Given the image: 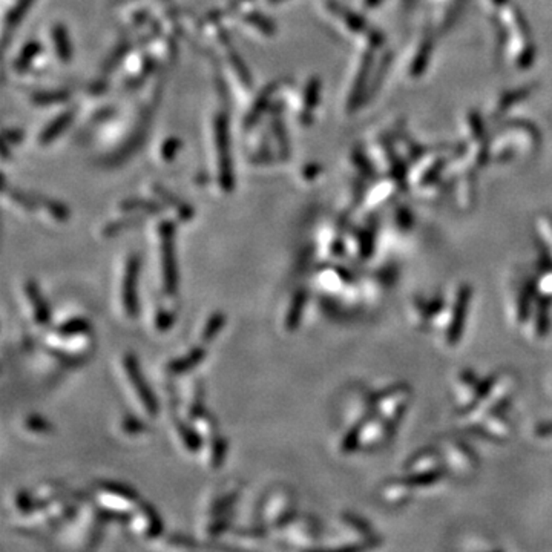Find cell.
<instances>
[{"mask_svg":"<svg viewBox=\"0 0 552 552\" xmlns=\"http://www.w3.org/2000/svg\"><path fill=\"white\" fill-rule=\"evenodd\" d=\"M214 129H215V145H216L218 163H219V180H221V186L226 189V191H232L233 172H232L228 118L224 116H219L215 120Z\"/></svg>","mask_w":552,"mask_h":552,"instance_id":"cell-1","label":"cell"},{"mask_svg":"<svg viewBox=\"0 0 552 552\" xmlns=\"http://www.w3.org/2000/svg\"><path fill=\"white\" fill-rule=\"evenodd\" d=\"M161 243H163V270H164V285L166 292L175 293L177 290V264L175 251H173V226L163 224L161 228Z\"/></svg>","mask_w":552,"mask_h":552,"instance_id":"cell-2","label":"cell"},{"mask_svg":"<svg viewBox=\"0 0 552 552\" xmlns=\"http://www.w3.org/2000/svg\"><path fill=\"white\" fill-rule=\"evenodd\" d=\"M471 293L473 292H471L470 285H464L462 289L459 290L457 299H456V306H455V315H452L451 325H450V330H448V342H450V345H456L457 341L460 339V336H462L465 320H466V315H468V307H470V301H471Z\"/></svg>","mask_w":552,"mask_h":552,"instance_id":"cell-3","label":"cell"},{"mask_svg":"<svg viewBox=\"0 0 552 552\" xmlns=\"http://www.w3.org/2000/svg\"><path fill=\"white\" fill-rule=\"evenodd\" d=\"M125 364H126L127 376H129V379H131L134 387L137 388V393H139V396L141 399V402L145 404V408L150 414L155 416L157 410H158L157 400H155V397L152 395V391H150V388L145 384V381H143L141 373H140L139 365H137V361L134 359L132 354H127L126 359H125Z\"/></svg>","mask_w":552,"mask_h":552,"instance_id":"cell-4","label":"cell"},{"mask_svg":"<svg viewBox=\"0 0 552 552\" xmlns=\"http://www.w3.org/2000/svg\"><path fill=\"white\" fill-rule=\"evenodd\" d=\"M139 256H131L129 261H127L126 267V275H125V283H123V298H125V306L126 312L129 316H137L139 307H137V275H139Z\"/></svg>","mask_w":552,"mask_h":552,"instance_id":"cell-5","label":"cell"},{"mask_svg":"<svg viewBox=\"0 0 552 552\" xmlns=\"http://www.w3.org/2000/svg\"><path fill=\"white\" fill-rule=\"evenodd\" d=\"M52 43H54L56 54L62 60L63 63H70L72 58V47L70 40V34H68L66 28L63 25H54L52 26Z\"/></svg>","mask_w":552,"mask_h":552,"instance_id":"cell-6","label":"cell"},{"mask_svg":"<svg viewBox=\"0 0 552 552\" xmlns=\"http://www.w3.org/2000/svg\"><path fill=\"white\" fill-rule=\"evenodd\" d=\"M72 117H74L72 112L68 111V112H65V114H60L58 117L52 120V122L47 127H45L40 134V139H39L40 145H48V143H52L60 134L65 132L66 127L70 126Z\"/></svg>","mask_w":552,"mask_h":552,"instance_id":"cell-7","label":"cell"},{"mask_svg":"<svg viewBox=\"0 0 552 552\" xmlns=\"http://www.w3.org/2000/svg\"><path fill=\"white\" fill-rule=\"evenodd\" d=\"M439 465V455L434 450H425L419 452L418 456L410 459V462L407 464V470L410 473H423L436 470Z\"/></svg>","mask_w":552,"mask_h":552,"instance_id":"cell-8","label":"cell"},{"mask_svg":"<svg viewBox=\"0 0 552 552\" xmlns=\"http://www.w3.org/2000/svg\"><path fill=\"white\" fill-rule=\"evenodd\" d=\"M447 456H448L450 464L452 466L459 468L460 471H466V468H473V465H474V459L471 456V452L468 451V448L462 447V445H459V443H455V445H451V447H448Z\"/></svg>","mask_w":552,"mask_h":552,"instance_id":"cell-9","label":"cell"},{"mask_svg":"<svg viewBox=\"0 0 552 552\" xmlns=\"http://www.w3.org/2000/svg\"><path fill=\"white\" fill-rule=\"evenodd\" d=\"M26 290L29 293V299H31L33 306H34L36 321L39 322V324H42V325L48 324L51 315L48 312V307H47V304H45V301L42 298L39 289H37V285L33 281H29L28 285H26Z\"/></svg>","mask_w":552,"mask_h":552,"instance_id":"cell-10","label":"cell"},{"mask_svg":"<svg viewBox=\"0 0 552 552\" xmlns=\"http://www.w3.org/2000/svg\"><path fill=\"white\" fill-rule=\"evenodd\" d=\"M410 488L411 485H408L405 480L399 482H390L382 489V497L388 502H404L405 498L410 496Z\"/></svg>","mask_w":552,"mask_h":552,"instance_id":"cell-11","label":"cell"},{"mask_svg":"<svg viewBox=\"0 0 552 552\" xmlns=\"http://www.w3.org/2000/svg\"><path fill=\"white\" fill-rule=\"evenodd\" d=\"M204 358V350L201 349H195L192 350L191 354H187L184 359H178V361H173L169 364V372L172 373H183L186 370L192 368L194 365L198 364V362Z\"/></svg>","mask_w":552,"mask_h":552,"instance_id":"cell-12","label":"cell"},{"mask_svg":"<svg viewBox=\"0 0 552 552\" xmlns=\"http://www.w3.org/2000/svg\"><path fill=\"white\" fill-rule=\"evenodd\" d=\"M549 302L546 298H540L539 304H537V320H535V327H537V335L544 336L548 333L549 329Z\"/></svg>","mask_w":552,"mask_h":552,"instance_id":"cell-13","label":"cell"},{"mask_svg":"<svg viewBox=\"0 0 552 552\" xmlns=\"http://www.w3.org/2000/svg\"><path fill=\"white\" fill-rule=\"evenodd\" d=\"M34 0H17L14 8H11L8 17H6V26L14 28L20 24V20L26 16L28 10L31 8Z\"/></svg>","mask_w":552,"mask_h":552,"instance_id":"cell-14","label":"cell"},{"mask_svg":"<svg viewBox=\"0 0 552 552\" xmlns=\"http://www.w3.org/2000/svg\"><path fill=\"white\" fill-rule=\"evenodd\" d=\"M68 98V93L65 90H43V93H36L33 95V102L39 106H48L54 103H62Z\"/></svg>","mask_w":552,"mask_h":552,"instance_id":"cell-15","label":"cell"},{"mask_svg":"<svg viewBox=\"0 0 552 552\" xmlns=\"http://www.w3.org/2000/svg\"><path fill=\"white\" fill-rule=\"evenodd\" d=\"M304 302H306V293L304 292H298L297 297H294L293 301V306L290 308V313L287 316V327L290 330L297 329L299 320H301V312H302V307H304Z\"/></svg>","mask_w":552,"mask_h":552,"instance_id":"cell-16","label":"cell"},{"mask_svg":"<svg viewBox=\"0 0 552 552\" xmlns=\"http://www.w3.org/2000/svg\"><path fill=\"white\" fill-rule=\"evenodd\" d=\"M39 51H40L39 43L29 42L24 48V51H22V54L17 57V62H16L17 70H25V68H28V65L33 62L34 57L39 54Z\"/></svg>","mask_w":552,"mask_h":552,"instance_id":"cell-17","label":"cell"},{"mask_svg":"<svg viewBox=\"0 0 552 552\" xmlns=\"http://www.w3.org/2000/svg\"><path fill=\"white\" fill-rule=\"evenodd\" d=\"M102 488L104 493L114 494L118 497H125L126 500H135V498H137V493H134L132 489L126 488L125 485H118V483H103Z\"/></svg>","mask_w":552,"mask_h":552,"instance_id":"cell-18","label":"cell"},{"mask_svg":"<svg viewBox=\"0 0 552 552\" xmlns=\"http://www.w3.org/2000/svg\"><path fill=\"white\" fill-rule=\"evenodd\" d=\"M534 294V284H528L525 292L521 293L520 307H519V321L525 322L526 316L529 315V307H531V298Z\"/></svg>","mask_w":552,"mask_h":552,"instance_id":"cell-19","label":"cell"},{"mask_svg":"<svg viewBox=\"0 0 552 552\" xmlns=\"http://www.w3.org/2000/svg\"><path fill=\"white\" fill-rule=\"evenodd\" d=\"M89 329L88 322H85L83 320H74L71 322L65 324L63 327L58 329V335L62 336H68V335H77V333H85V331Z\"/></svg>","mask_w":552,"mask_h":552,"instance_id":"cell-20","label":"cell"},{"mask_svg":"<svg viewBox=\"0 0 552 552\" xmlns=\"http://www.w3.org/2000/svg\"><path fill=\"white\" fill-rule=\"evenodd\" d=\"M224 324V315L223 313H216L209 320L206 329H204V333H203V339L204 341H209V339L214 338L216 335V331L223 327Z\"/></svg>","mask_w":552,"mask_h":552,"instance_id":"cell-21","label":"cell"},{"mask_svg":"<svg viewBox=\"0 0 552 552\" xmlns=\"http://www.w3.org/2000/svg\"><path fill=\"white\" fill-rule=\"evenodd\" d=\"M122 207H125L126 210H132V209H143V210H148V212H158V210H160V206H158V204H155L152 201H143V200L125 201V203H122Z\"/></svg>","mask_w":552,"mask_h":552,"instance_id":"cell-22","label":"cell"},{"mask_svg":"<svg viewBox=\"0 0 552 552\" xmlns=\"http://www.w3.org/2000/svg\"><path fill=\"white\" fill-rule=\"evenodd\" d=\"M212 452H214V457H212V464H214V466L215 468H219V465L223 464V460H224V455H226V442H224V439L221 437V439H215L214 441V450H212Z\"/></svg>","mask_w":552,"mask_h":552,"instance_id":"cell-23","label":"cell"},{"mask_svg":"<svg viewBox=\"0 0 552 552\" xmlns=\"http://www.w3.org/2000/svg\"><path fill=\"white\" fill-rule=\"evenodd\" d=\"M539 287H540L542 293H544V294H551L552 293V270L544 271L543 276L540 278Z\"/></svg>","mask_w":552,"mask_h":552,"instance_id":"cell-24","label":"cell"},{"mask_svg":"<svg viewBox=\"0 0 552 552\" xmlns=\"http://www.w3.org/2000/svg\"><path fill=\"white\" fill-rule=\"evenodd\" d=\"M178 148H180L178 140L171 139L168 143H166L164 148H163V157L166 158V160H171V158H173V155H175V152L178 150Z\"/></svg>","mask_w":552,"mask_h":552,"instance_id":"cell-25","label":"cell"},{"mask_svg":"<svg viewBox=\"0 0 552 552\" xmlns=\"http://www.w3.org/2000/svg\"><path fill=\"white\" fill-rule=\"evenodd\" d=\"M28 425H29V428L34 429V431H48V428H49L48 423L45 422L43 419H40V418H33V419H29V420H28Z\"/></svg>","mask_w":552,"mask_h":552,"instance_id":"cell-26","label":"cell"},{"mask_svg":"<svg viewBox=\"0 0 552 552\" xmlns=\"http://www.w3.org/2000/svg\"><path fill=\"white\" fill-rule=\"evenodd\" d=\"M535 434H537V436H540V437H548V436H552V422L542 423V425L537 427V429H535Z\"/></svg>","mask_w":552,"mask_h":552,"instance_id":"cell-27","label":"cell"},{"mask_svg":"<svg viewBox=\"0 0 552 552\" xmlns=\"http://www.w3.org/2000/svg\"><path fill=\"white\" fill-rule=\"evenodd\" d=\"M281 2H284V0H269V3H271V5H276V3H281Z\"/></svg>","mask_w":552,"mask_h":552,"instance_id":"cell-28","label":"cell"}]
</instances>
